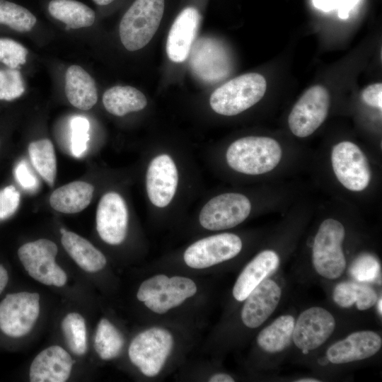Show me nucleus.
Here are the masks:
<instances>
[{
    "label": "nucleus",
    "instance_id": "f257e3e1",
    "mask_svg": "<svg viewBox=\"0 0 382 382\" xmlns=\"http://www.w3.org/2000/svg\"><path fill=\"white\" fill-rule=\"evenodd\" d=\"M282 150L274 139L250 136L238 139L228 148L226 159L234 170L260 175L273 170L281 161Z\"/></svg>",
    "mask_w": 382,
    "mask_h": 382
},
{
    "label": "nucleus",
    "instance_id": "f03ea898",
    "mask_svg": "<svg viewBox=\"0 0 382 382\" xmlns=\"http://www.w3.org/2000/svg\"><path fill=\"white\" fill-rule=\"evenodd\" d=\"M266 88L264 76L257 73H247L216 88L210 96L209 104L215 112L233 116L258 103Z\"/></svg>",
    "mask_w": 382,
    "mask_h": 382
},
{
    "label": "nucleus",
    "instance_id": "7ed1b4c3",
    "mask_svg": "<svg viewBox=\"0 0 382 382\" xmlns=\"http://www.w3.org/2000/svg\"><path fill=\"white\" fill-rule=\"evenodd\" d=\"M163 11L164 0H135L120 23L124 47L133 52L146 46L157 31Z\"/></svg>",
    "mask_w": 382,
    "mask_h": 382
},
{
    "label": "nucleus",
    "instance_id": "20e7f679",
    "mask_svg": "<svg viewBox=\"0 0 382 382\" xmlns=\"http://www.w3.org/2000/svg\"><path fill=\"white\" fill-rule=\"evenodd\" d=\"M345 236L343 225L327 219L320 225L313 245V264L320 276L334 279L340 277L346 267L342 244Z\"/></svg>",
    "mask_w": 382,
    "mask_h": 382
},
{
    "label": "nucleus",
    "instance_id": "39448f33",
    "mask_svg": "<svg viewBox=\"0 0 382 382\" xmlns=\"http://www.w3.org/2000/svg\"><path fill=\"white\" fill-rule=\"evenodd\" d=\"M173 346L171 333L162 328H151L139 333L130 343L131 362L146 376L154 377L163 367Z\"/></svg>",
    "mask_w": 382,
    "mask_h": 382
},
{
    "label": "nucleus",
    "instance_id": "423d86ee",
    "mask_svg": "<svg viewBox=\"0 0 382 382\" xmlns=\"http://www.w3.org/2000/svg\"><path fill=\"white\" fill-rule=\"evenodd\" d=\"M57 251L53 241L41 238L21 245L18 255L32 278L46 285L61 287L66 284L67 277L55 262Z\"/></svg>",
    "mask_w": 382,
    "mask_h": 382
},
{
    "label": "nucleus",
    "instance_id": "0eeeda50",
    "mask_svg": "<svg viewBox=\"0 0 382 382\" xmlns=\"http://www.w3.org/2000/svg\"><path fill=\"white\" fill-rule=\"evenodd\" d=\"M39 314V294H7L0 302V329L9 337H23L31 331Z\"/></svg>",
    "mask_w": 382,
    "mask_h": 382
},
{
    "label": "nucleus",
    "instance_id": "6e6552de",
    "mask_svg": "<svg viewBox=\"0 0 382 382\" xmlns=\"http://www.w3.org/2000/svg\"><path fill=\"white\" fill-rule=\"evenodd\" d=\"M250 200L245 195L227 192L212 198L200 211L201 226L210 231H221L236 226L249 216Z\"/></svg>",
    "mask_w": 382,
    "mask_h": 382
},
{
    "label": "nucleus",
    "instance_id": "1a4fd4ad",
    "mask_svg": "<svg viewBox=\"0 0 382 382\" xmlns=\"http://www.w3.org/2000/svg\"><path fill=\"white\" fill-rule=\"evenodd\" d=\"M330 106V96L323 86L309 88L293 107L288 124L291 132L298 137L312 134L325 121Z\"/></svg>",
    "mask_w": 382,
    "mask_h": 382
},
{
    "label": "nucleus",
    "instance_id": "9d476101",
    "mask_svg": "<svg viewBox=\"0 0 382 382\" xmlns=\"http://www.w3.org/2000/svg\"><path fill=\"white\" fill-rule=\"evenodd\" d=\"M331 162L336 178L349 190L359 192L369 185L371 180L369 161L355 144L345 141L335 145Z\"/></svg>",
    "mask_w": 382,
    "mask_h": 382
},
{
    "label": "nucleus",
    "instance_id": "9b49d317",
    "mask_svg": "<svg viewBox=\"0 0 382 382\" xmlns=\"http://www.w3.org/2000/svg\"><path fill=\"white\" fill-rule=\"evenodd\" d=\"M242 241L236 234L222 233L202 238L190 245L183 255L187 266L204 269L236 257Z\"/></svg>",
    "mask_w": 382,
    "mask_h": 382
},
{
    "label": "nucleus",
    "instance_id": "f8f14e48",
    "mask_svg": "<svg viewBox=\"0 0 382 382\" xmlns=\"http://www.w3.org/2000/svg\"><path fill=\"white\" fill-rule=\"evenodd\" d=\"M190 66L193 74L207 83H216L227 76L231 70L228 54L216 39H198L190 52Z\"/></svg>",
    "mask_w": 382,
    "mask_h": 382
},
{
    "label": "nucleus",
    "instance_id": "ddd939ff",
    "mask_svg": "<svg viewBox=\"0 0 382 382\" xmlns=\"http://www.w3.org/2000/svg\"><path fill=\"white\" fill-rule=\"evenodd\" d=\"M335 328V318L328 311L311 307L302 312L294 323L292 340L303 353H308L325 343Z\"/></svg>",
    "mask_w": 382,
    "mask_h": 382
},
{
    "label": "nucleus",
    "instance_id": "4468645a",
    "mask_svg": "<svg viewBox=\"0 0 382 382\" xmlns=\"http://www.w3.org/2000/svg\"><path fill=\"white\" fill-rule=\"evenodd\" d=\"M128 210L122 197L115 192L105 193L96 211V228L101 239L110 245L122 243L127 236Z\"/></svg>",
    "mask_w": 382,
    "mask_h": 382
},
{
    "label": "nucleus",
    "instance_id": "2eb2a0df",
    "mask_svg": "<svg viewBox=\"0 0 382 382\" xmlns=\"http://www.w3.org/2000/svg\"><path fill=\"white\" fill-rule=\"evenodd\" d=\"M178 183V172L172 158L160 154L152 159L146 175V192L150 202L163 208L173 199Z\"/></svg>",
    "mask_w": 382,
    "mask_h": 382
},
{
    "label": "nucleus",
    "instance_id": "dca6fc26",
    "mask_svg": "<svg viewBox=\"0 0 382 382\" xmlns=\"http://www.w3.org/2000/svg\"><path fill=\"white\" fill-rule=\"evenodd\" d=\"M282 291L273 280L265 279L246 297L241 320L250 328L260 326L277 308Z\"/></svg>",
    "mask_w": 382,
    "mask_h": 382
},
{
    "label": "nucleus",
    "instance_id": "f3484780",
    "mask_svg": "<svg viewBox=\"0 0 382 382\" xmlns=\"http://www.w3.org/2000/svg\"><path fill=\"white\" fill-rule=\"evenodd\" d=\"M381 346V337L376 332L358 331L331 345L326 357L332 364H345L369 358L376 354Z\"/></svg>",
    "mask_w": 382,
    "mask_h": 382
},
{
    "label": "nucleus",
    "instance_id": "a211bd4d",
    "mask_svg": "<svg viewBox=\"0 0 382 382\" xmlns=\"http://www.w3.org/2000/svg\"><path fill=\"white\" fill-rule=\"evenodd\" d=\"M201 20L195 7L185 8L175 19L168 35L166 52L174 62L185 61L190 54Z\"/></svg>",
    "mask_w": 382,
    "mask_h": 382
},
{
    "label": "nucleus",
    "instance_id": "6ab92c4d",
    "mask_svg": "<svg viewBox=\"0 0 382 382\" xmlns=\"http://www.w3.org/2000/svg\"><path fill=\"white\" fill-rule=\"evenodd\" d=\"M74 361L62 347L53 345L41 351L30 368L31 382H64L70 376Z\"/></svg>",
    "mask_w": 382,
    "mask_h": 382
},
{
    "label": "nucleus",
    "instance_id": "aec40b11",
    "mask_svg": "<svg viewBox=\"0 0 382 382\" xmlns=\"http://www.w3.org/2000/svg\"><path fill=\"white\" fill-rule=\"evenodd\" d=\"M278 255L266 250L258 253L242 270L233 288V296L238 301L248 294L279 266Z\"/></svg>",
    "mask_w": 382,
    "mask_h": 382
},
{
    "label": "nucleus",
    "instance_id": "412c9836",
    "mask_svg": "<svg viewBox=\"0 0 382 382\" xmlns=\"http://www.w3.org/2000/svg\"><path fill=\"white\" fill-rule=\"evenodd\" d=\"M65 94L75 108L88 110L98 100V92L91 76L79 65L70 66L65 74Z\"/></svg>",
    "mask_w": 382,
    "mask_h": 382
},
{
    "label": "nucleus",
    "instance_id": "4be33fe9",
    "mask_svg": "<svg viewBox=\"0 0 382 382\" xmlns=\"http://www.w3.org/2000/svg\"><path fill=\"white\" fill-rule=\"evenodd\" d=\"M94 187L86 182L74 181L54 190L50 204L56 211L64 214L78 213L91 203Z\"/></svg>",
    "mask_w": 382,
    "mask_h": 382
},
{
    "label": "nucleus",
    "instance_id": "5701e85b",
    "mask_svg": "<svg viewBox=\"0 0 382 382\" xmlns=\"http://www.w3.org/2000/svg\"><path fill=\"white\" fill-rule=\"evenodd\" d=\"M61 242L67 253L83 270L96 272L105 266L107 260L105 255L79 235L66 230L62 234Z\"/></svg>",
    "mask_w": 382,
    "mask_h": 382
},
{
    "label": "nucleus",
    "instance_id": "b1692460",
    "mask_svg": "<svg viewBox=\"0 0 382 382\" xmlns=\"http://www.w3.org/2000/svg\"><path fill=\"white\" fill-rule=\"evenodd\" d=\"M103 103L109 113L121 117L143 110L147 100L140 91L132 86H116L103 93Z\"/></svg>",
    "mask_w": 382,
    "mask_h": 382
},
{
    "label": "nucleus",
    "instance_id": "393cba45",
    "mask_svg": "<svg viewBox=\"0 0 382 382\" xmlns=\"http://www.w3.org/2000/svg\"><path fill=\"white\" fill-rule=\"evenodd\" d=\"M48 11L52 17L66 24L67 28H86L95 22V12L76 0H52Z\"/></svg>",
    "mask_w": 382,
    "mask_h": 382
},
{
    "label": "nucleus",
    "instance_id": "a878e982",
    "mask_svg": "<svg viewBox=\"0 0 382 382\" xmlns=\"http://www.w3.org/2000/svg\"><path fill=\"white\" fill-rule=\"evenodd\" d=\"M294 323L291 316H279L260 332L257 337V345L269 353L283 351L293 339Z\"/></svg>",
    "mask_w": 382,
    "mask_h": 382
},
{
    "label": "nucleus",
    "instance_id": "bb28decb",
    "mask_svg": "<svg viewBox=\"0 0 382 382\" xmlns=\"http://www.w3.org/2000/svg\"><path fill=\"white\" fill-rule=\"evenodd\" d=\"M28 154L34 168L52 187L57 175V159L52 141L48 139L32 141Z\"/></svg>",
    "mask_w": 382,
    "mask_h": 382
},
{
    "label": "nucleus",
    "instance_id": "cd10ccee",
    "mask_svg": "<svg viewBox=\"0 0 382 382\" xmlns=\"http://www.w3.org/2000/svg\"><path fill=\"white\" fill-rule=\"evenodd\" d=\"M125 340L120 330L108 319L102 318L97 326L94 348L103 360L112 359L121 353Z\"/></svg>",
    "mask_w": 382,
    "mask_h": 382
},
{
    "label": "nucleus",
    "instance_id": "c85d7f7f",
    "mask_svg": "<svg viewBox=\"0 0 382 382\" xmlns=\"http://www.w3.org/2000/svg\"><path fill=\"white\" fill-rule=\"evenodd\" d=\"M62 330L69 349L76 355L87 351V331L83 317L78 313H68L61 323Z\"/></svg>",
    "mask_w": 382,
    "mask_h": 382
},
{
    "label": "nucleus",
    "instance_id": "c756f323",
    "mask_svg": "<svg viewBox=\"0 0 382 382\" xmlns=\"http://www.w3.org/2000/svg\"><path fill=\"white\" fill-rule=\"evenodd\" d=\"M36 21L35 16L27 8L8 1L0 0V24L18 32H28Z\"/></svg>",
    "mask_w": 382,
    "mask_h": 382
},
{
    "label": "nucleus",
    "instance_id": "7c9ffc66",
    "mask_svg": "<svg viewBox=\"0 0 382 382\" xmlns=\"http://www.w3.org/2000/svg\"><path fill=\"white\" fill-rule=\"evenodd\" d=\"M70 127L71 152L74 157L79 158L88 149L90 124L86 117L75 116L71 120Z\"/></svg>",
    "mask_w": 382,
    "mask_h": 382
},
{
    "label": "nucleus",
    "instance_id": "2f4dec72",
    "mask_svg": "<svg viewBox=\"0 0 382 382\" xmlns=\"http://www.w3.org/2000/svg\"><path fill=\"white\" fill-rule=\"evenodd\" d=\"M380 264L371 254L364 253L359 255L349 267L351 275L357 281L371 282L378 277Z\"/></svg>",
    "mask_w": 382,
    "mask_h": 382
},
{
    "label": "nucleus",
    "instance_id": "473e14b6",
    "mask_svg": "<svg viewBox=\"0 0 382 382\" xmlns=\"http://www.w3.org/2000/svg\"><path fill=\"white\" fill-rule=\"evenodd\" d=\"M27 49L10 39L0 38V62L10 69H16L26 62Z\"/></svg>",
    "mask_w": 382,
    "mask_h": 382
},
{
    "label": "nucleus",
    "instance_id": "72a5a7b5",
    "mask_svg": "<svg viewBox=\"0 0 382 382\" xmlns=\"http://www.w3.org/2000/svg\"><path fill=\"white\" fill-rule=\"evenodd\" d=\"M24 91L21 74L18 70H0V100H14L20 97Z\"/></svg>",
    "mask_w": 382,
    "mask_h": 382
},
{
    "label": "nucleus",
    "instance_id": "f704fd0d",
    "mask_svg": "<svg viewBox=\"0 0 382 382\" xmlns=\"http://www.w3.org/2000/svg\"><path fill=\"white\" fill-rule=\"evenodd\" d=\"M186 299L184 296L174 291L167 284L163 292L146 300L144 303L154 313L163 314L181 305Z\"/></svg>",
    "mask_w": 382,
    "mask_h": 382
},
{
    "label": "nucleus",
    "instance_id": "c9c22d12",
    "mask_svg": "<svg viewBox=\"0 0 382 382\" xmlns=\"http://www.w3.org/2000/svg\"><path fill=\"white\" fill-rule=\"evenodd\" d=\"M169 277L165 274H157L144 281L139 287L137 298L144 302L163 292L168 284Z\"/></svg>",
    "mask_w": 382,
    "mask_h": 382
},
{
    "label": "nucleus",
    "instance_id": "e433bc0d",
    "mask_svg": "<svg viewBox=\"0 0 382 382\" xmlns=\"http://www.w3.org/2000/svg\"><path fill=\"white\" fill-rule=\"evenodd\" d=\"M20 200V193L13 185L0 190V221L9 218L16 212Z\"/></svg>",
    "mask_w": 382,
    "mask_h": 382
},
{
    "label": "nucleus",
    "instance_id": "4c0bfd02",
    "mask_svg": "<svg viewBox=\"0 0 382 382\" xmlns=\"http://www.w3.org/2000/svg\"><path fill=\"white\" fill-rule=\"evenodd\" d=\"M359 284L342 282L337 284L333 291V300L340 307L349 308L358 299Z\"/></svg>",
    "mask_w": 382,
    "mask_h": 382
},
{
    "label": "nucleus",
    "instance_id": "58836bf2",
    "mask_svg": "<svg viewBox=\"0 0 382 382\" xmlns=\"http://www.w3.org/2000/svg\"><path fill=\"white\" fill-rule=\"evenodd\" d=\"M313 6L323 11L328 12L337 9L338 16L346 19L351 9L358 3L359 0H312Z\"/></svg>",
    "mask_w": 382,
    "mask_h": 382
},
{
    "label": "nucleus",
    "instance_id": "ea45409f",
    "mask_svg": "<svg viewBox=\"0 0 382 382\" xmlns=\"http://www.w3.org/2000/svg\"><path fill=\"white\" fill-rule=\"evenodd\" d=\"M14 175L18 183L25 190L34 192L39 187L37 178L30 170L25 161L23 160L16 165Z\"/></svg>",
    "mask_w": 382,
    "mask_h": 382
},
{
    "label": "nucleus",
    "instance_id": "a19ab883",
    "mask_svg": "<svg viewBox=\"0 0 382 382\" xmlns=\"http://www.w3.org/2000/svg\"><path fill=\"white\" fill-rule=\"evenodd\" d=\"M168 284L172 290L182 294L186 299L194 296L197 290L196 284L192 279L183 276L169 277Z\"/></svg>",
    "mask_w": 382,
    "mask_h": 382
},
{
    "label": "nucleus",
    "instance_id": "79ce46f5",
    "mask_svg": "<svg viewBox=\"0 0 382 382\" xmlns=\"http://www.w3.org/2000/svg\"><path fill=\"white\" fill-rule=\"evenodd\" d=\"M363 100L369 105L382 108V83H376L366 86L362 91Z\"/></svg>",
    "mask_w": 382,
    "mask_h": 382
},
{
    "label": "nucleus",
    "instance_id": "37998d69",
    "mask_svg": "<svg viewBox=\"0 0 382 382\" xmlns=\"http://www.w3.org/2000/svg\"><path fill=\"white\" fill-rule=\"evenodd\" d=\"M377 300V294L373 289L367 285L359 284L358 299L356 302L359 310L364 311L370 308Z\"/></svg>",
    "mask_w": 382,
    "mask_h": 382
},
{
    "label": "nucleus",
    "instance_id": "c03bdc74",
    "mask_svg": "<svg viewBox=\"0 0 382 382\" xmlns=\"http://www.w3.org/2000/svg\"><path fill=\"white\" fill-rule=\"evenodd\" d=\"M209 382H233L234 379L226 374H216L212 376L209 380Z\"/></svg>",
    "mask_w": 382,
    "mask_h": 382
},
{
    "label": "nucleus",
    "instance_id": "a18cd8bd",
    "mask_svg": "<svg viewBox=\"0 0 382 382\" xmlns=\"http://www.w3.org/2000/svg\"><path fill=\"white\" fill-rule=\"evenodd\" d=\"M8 281V275L5 267L0 265V294L4 291Z\"/></svg>",
    "mask_w": 382,
    "mask_h": 382
},
{
    "label": "nucleus",
    "instance_id": "49530a36",
    "mask_svg": "<svg viewBox=\"0 0 382 382\" xmlns=\"http://www.w3.org/2000/svg\"><path fill=\"white\" fill-rule=\"evenodd\" d=\"M96 4L100 6H105L110 4L114 0H93Z\"/></svg>",
    "mask_w": 382,
    "mask_h": 382
},
{
    "label": "nucleus",
    "instance_id": "de8ad7c7",
    "mask_svg": "<svg viewBox=\"0 0 382 382\" xmlns=\"http://www.w3.org/2000/svg\"><path fill=\"white\" fill-rule=\"evenodd\" d=\"M296 381V382H320V381L316 378H304L299 379Z\"/></svg>",
    "mask_w": 382,
    "mask_h": 382
},
{
    "label": "nucleus",
    "instance_id": "09e8293b",
    "mask_svg": "<svg viewBox=\"0 0 382 382\" xmlns=\"http://www.w3.org/2000/svg\"><path fill=\"white\" fill-rule=\"evenodd\" d=\"M381 302H382L381 298H380L379 300H378V312L380 313L381 315L382 313Z\"/></svg>",
    "mask_w": 382,
    "mask_h": 382
}]
</instances>
